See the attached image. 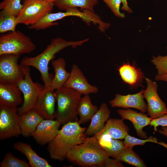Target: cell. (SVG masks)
I'll use <instances>...</instances> for the list:
<instances>
[{
  "label": "cell",
  "instance_id": "obj_1",
  "mask_svg": "<svg viewBox=\"0 0 167 167\" xmlns=\"http://www.w3.org/2000/svg\"><path fill=\"white\" fill-rule=\"evenodd\" d=\"M88 39L77 41H67L61 38L52 39L49 44L41 53L33 57L26 56L21 60V65L32 66L40 72L41 79L45 87L50 86L54 76L49 72V65L54 58L55 54L69 46L75 48L87 42Z\"/></svg>",
  "mask_w": 167,
  "mask_h": 167
},
{
  "label": "cell",
  "instance_id": "obj_2",
  "mask_svg": "<svg viewBox=\"0 0 167 167\" xmlns=\"http://www.w3.org/2000/svg\"><path fill=\"white\" fill-rule=\"evenodd\" d=\"M86 130L76 121L64 124L54 139L48 144L50 157L60 161L64 160L70 150L84 141L87 137L85 134Z\"/></svg>",
  "mask_w": 167,
  "mask_h": 167
},
{
  "label": "cell",
  "instance_id": "obj_3",
  "mask_svg": "<svg viewBox=\"0 0 167 167\" xmlns=\"http://www.w3.org/2000/svg\"><path fill=\"white\" fill-rule=\"evenodd\" d=\"M108 157V154L93 136L87 137L84 142L73 147L67 152L66 158L80 166L102 167Z\"/></svg>",
  "mask_w": 167,
  "mask_h": 167
},
{
  "label": "cell",
  "instance_id": "obj_4",
  "mask_svg": "<svg viewBox=\"0 0 167 167\" xmlns=\"http://www.w3.org/2000/svg\"><path fill=\"white\" fill-rule=\"evenodd\" d=\"M55 92L57 105L55 118L64 125L76 121L78 106L82 94L64 86Z\"/></svg>",
  "mask_w": 167,
  "mask_h": 167
},
{
  "label": "cell",
  "instance_id": "obj_5",
  "mask_svg": "<svg viewBox=\"0 0 167 167\" xmlns=\"http://www.w3.org/2000/svg\"><path fill=\"white\" fill-rule=\"evenodd\" d=\"M36 48L31 39L19 30L2 34L0 36V55L29 54Z\"/></svg>",
  "mask_w": 167,
  "mask_h": 167
},
{
  "label": "cell",
  "instance_id": "obj_6",
  "mask_svg": "<svg viewBox=\"0 0 167 167\" xmlns=\"http://www.w3.org/2000/svg\"><path fill=\"white\" fill-rule=\"evenodd\" d=\"M70 16L79 17L88 25L91 22L98 24L101 21V18L95 14L94 12L87 10H83L81 11L79 10L78 8H74L62 12L49 13L36 24L28 26V28L37 30L45 29L58 25V23L55 21Z\"/></svg>",
  "mask_w": 167,
  "mask_h": 167
},
{
  "label": "cell",
  "instance_id": "obj_7",
  "mask_svg": "<svg viewBox=\"0 0 167 167\" xmlns=\"http://www.w3.org/2000/svg\"><path fill=\"white\" fill-rule=\"evenodd\" d=\"M22 7L17 16L18 24H34L47 14L51 12L54 3L44 0H24Z\"/></svg>",
  "mask_w": 167,
  "mask_h": 167
},
{
  "label": "cell",
  "instance_id": "obj_8",
  "mask_svg": "<svg viewBox=\"0 0 167 167\" xmlns=\"http://www.w3.org/2000/svg\"><path fill=\"white\" fill-rule=\"evenodd\" d=\"M20 65L24 77L17 84L24 97L21 106L18 108L19 116L34 108L39 95L44 88V85L33 81L30 76L29 66Z\"/></svg>",
  "mask_w": 167,
  "mask_h": 167
},
{
  "label": "cell",
  "instance_id": "obj_9",
  "mask_svg": "<svg viewBox=\"0 0 167 167\" xmlns=\"http://www.w3.org/2000/svg\"><path fill=\"white\" fill-rule=\"evenodd\" d=\"M21 134L19 116L17 107L0 104V139L17 137Z\"/></svg>",
  "mask_w": 167,
  "mask_h": 167
},
{
  "label": "cell",
  "instance_id": "obj_10",
  "mask_svg": "<svg viewBox=\"0 0 167 167\" xmlns=\"http://www.w3.org/2000/svg\"><path fill=\"white\" fill-rule=\"evenodd\" d=\"M21 55L12 54L0 55V83L17 84L24 77L18 60Z\"/></svg>",
  "mask_w": 167,
  "mask_h": 167
},
{
  "label": "cell",
  "instance_id": "obj_11",
  "mask_svg": "<svg viewBox=\"0 0 167 167\" xmlns=\"http://www.w3.org/2000/svg\"><path fill=\"white\" fill-rule=\"evenodd\" d=\"M145 79L147 86L143 91V95L147 102L148 115L153 119L167 113V107L166 104L158 94V85L156 82L148 78Z\"/></svg>",
  "mask_w": 167,
  "mask_h": 167
},
{
  "label": "cell",
  "instance_id": "obj_12",
  "mask_svg": "<svg viewBox=\"0 0 167 167\" xmlns=\"http://www.w3.org/2000/svg\"><path fill=\"white\" fill-rule=\"evenodd\" d=\"M56 101L55 91L50 86H44L33 108L45 119H54L55 117Z\"/></svg>",
  "mask_w": 167,
  "mask_h": 167
},
{
  "label": "cell",
  "instance_id": "obj_13",
  "mask_svg": "<svg viewBox=\"0 0 167 167\" xmlns=\"http://www.w3.org/2000/svg\"><path fill=\"white\" fill-rule=\"evenodd\" d=\"M70 75L63 86L74 89L82 95L96 93L98 91V88L90 84L82 71L76 65L74 64Z\"/></svg>",
  "mask_w": 167,
  "mask_h": 167
},
{
  "label": "cell",
  "instance_id": "obj_14",
  "mask_svg": "<svg viewBox=\"0 0 167 167\" xmlns=\"http://www.w3.org/2000/svg\"><path fill=\"white\" fill-rule=\"evenodd\" d=\"M61 124L57 120L44 119L38 125L31 136L40 145L49 144L58 134Z\"/></svg>",
  "mask_w": 167,
  "mask_h": 167
},
{
  "label": "cell",
  "instance_id": "obj_15",
  "mask_svg": "<svg viewBox=\"0 0 167 167\" xmlns=\"http://www.w3.org/2000/svg\"><path fill=\"white\" fill-rule=\"evenodd\" d=\"M143 91L142 90L137 93L126 95L117 93L109 103L113 107L133 108L139 110L142 113H145L147 111V106L144 100Z\"/></svg>",
  "mask_w": 167,
  "mask_h": 167
},
{
  "label": "cell",
  "instance_id": "obj_16",
  "mask_svg": "<svg viewBox=\"0 0 167 167\" xmlns=\"http://www.w3.org/2000/svg\"><path fill=\"white\" fill-rule=\"evenodd\" d=\"M117 112L122 120H127L132 122L138 136L143 139L147 138L146 133L143 130L144 127L150 124L152 120L148 117V114L138 113L129 109H119Z\"/></svg>",
  "mask_w": 167,
  "mask_h": 167
},
{
  "label": "cell",
  "instance_id": "obj_17",
  "mask_svg": "<svg viewBox=\"0 0 167 167\" xmlns=\"http://www.w3.org/2000/svg\"><path fill=\"white\" fill-rule=\"evenodd\" d=\"M17 84L0 83V104L13 107L21 104L23 100Z\"/></svg>",
  "mask_w": 167,
  "mask_h": 167
},
{
  "label": "cell",
  "instance_id": "obj_18",
  "mask_svg": "<svg viewBox=\"0 0 167 167\" xmlns=\"http://www.w3.org/2000/svg\"><path fill=\"white\" fill-rule=\"evenodd\" d=\"M123 120L122 119L115 118L108 119L102 130L93 136L97 139L101 135L107 134L114 139H124L128 134L130 130Z\"/></svg>",
  "mask_w": 167,
  "mask_h": 167
},
{
  "label": "cell",
  "instance_id": "obj_19",
  "mask_svg": "<svg viewBox=\"0 0 167 167\" xmlns=\"http://www.w3.org/2000/svg\"><path fill=\"white\" fill-rule=\"evenodd\" d=\"M19 116L21 134L26 137L32 136L38 125L45 119L34 108Z\"/></svg>",
  "mask_w": 167,
  "mask_h": 167
},
{
  "label": "cell",
  "instance_id": "obj_20",
  "mask_svg": "<svg viewBox=\"0 0 167 167\" xmlns=\"http://www.w3.org/2000/svg\"><path fill=\"white\" fill-rule=\"evenodd\" d=\"M110 111L107 105L103 103L91 119V122L86 129L85 134L87 136L94 135L101 131L105 122L109 119Z\"/></svg>",
  "mask_w": 167,
  "mask_h": 167
},
{
  "label": "cell",
  "instance_id": "obj_21",
  "mask_svg": "<svg viewBox=\"0 0 167 167\" xmlns=\"http://www.w3.org/2000/svg\"><path fill=\"white\" fill-rule=\"evenodd\" d=\"M118 71L123 82L131 87L141 84L144 78L143 74L140 68H136L129 62L120 66Z\"/></svg>",
  "mask_w": 167,
  "mask_h": 167
},
{
  "label": "cell",
  "instance_id": "obj_22",
  "mask_svg": "<svg viewBox=\"0 0 167 167\" xmlns=\"http://www.w3.org/2000/svg\"><path fill=\"white\" fill-rule=\"evenodd\" d=\"M13 148L25 156L32 167H52L46 160L38 156L31 146L27 143L16 142L14 144Z\"/></svg>",
  "mask_w": 167,
  "mask_h": 167
},
{
  "label": "cell",
  "instance_id": "obj_23",
  "mask_svg": "<svg viewBox=\"0 0 167 167\" xmlns=\"http://www.w3.org/2000/svg\"><path fill=\"white\" fill-rule=\"evenodd\" d=\"M51 64L55 74L50 87L52 90L55 91L63 86L70 74L66 71V62L62 58L52 60Z\"/></svg>",
  "mask_w": 167,
  "mask_h": 167
},
{
  "label": "cell",
  "instance_id": "obj_24",
  "mask_svg": "<svg viewBox=\"0 0 167 167\" xmlns=\"http://www.w3.org/2000/svg\"><path fill=\"white\" fill-rule=\"evenodd\" d=\"M96 139L100 145L109 157L115 159L126 147L123 142L113 139L107 134L101 135Z\"/></svg>",
  "mask_w": 167,
  "mask_h": 167
},
{
  "label": "cell",
  "instance_id": "obj_25",
  "mask_svg": "<svg viewBox=\"0 0 167 167\" xmlns=\"http://www.w3.org/2000/svg\"><path fill=\"white\" fill-rule=\"evenodd\" d=\"M98 109L96 106L92 104L89 94L84 95L80 99L77 109L79 116L78 123L83 124L89 121Z\"/></svg>",
  "mask_w": 167,
  "mask_h": 167
},
{
  "label": "cell",
  "instance_id": "obj_26",
  "mask_svg": "<svg viewBox=\"0 0 167 167\" xmlns=\"http://www.w3.org/2000/svg\"><path fill=\"white\" fill-rule=\"evenodd\" d=\"M98 2L99 0H56L54 3L58 9L65 11L79 7L82 10L94 12V7Z\"/></svg>",
  "mask_w": 167,
  "mask_h": 167
},
{
  "label": "cell",
  "instance_id": "obj_27",
  "mask_svg": "<svg viewBox=\"0 0 167 167\" xmlns=\"http://www.w3.org/2000/svg\"><path fill=\"white\" fill-rule=\"evenodd\" d=\"M132 148V147H126L115 159L135 167H147L143 161L133 150Z\"/></svg>",
  "mask_w": 167,
  "mask_h": 167
},
{
  "label": "cell",
  "instance_id": "obj_28",
  "mask_svg": "<svg viewBox=\"0 0 167 167\" xmlns=\"http://www.w3.org/2000/svg\"><path fill=\"white\" fill-rule=\"evenodd\" d=\"M17 24V16L0 11V32L3 34L9 32L14 31Z\"/></svg>",
  "mask_w": 167,
  "mask_h": 167
},
{
  "label": "cell",
  "instance_id": "obj_29",
  "mask_svg": "<svg viewBox=\"0 0 167 167\" xmlns=\"http://www.w3.org/2000/svg\"><path fill=\"white\" fill-rule=\"evenodd\" d=\"M22 7L21 0H3L0 3L1 12L16 16Z\"/></svg>",
  "mask_w": 167,
  "mask_h": 167
},
{
  "label": "cell",
  "instance_id": "obj_30",
  "mask_svg": "<svg viewBox=\"0 0 167 167\" xmlns=\"http://www.w3.org/2000/svg\"><path fill=\"white\" fill-rule=\"evenodd\" d=\"M30 165L25 161L15 156L11 153L7 152L0 163V167H29Z\"/></svg>",
  "mask_w": 167,
  "mask_h": 167
},
{
  "label": "cell",
  "instance_id": "obj_31",
  "mask_svg": "<svg viewBox=\"0 0 167 167\" xmlns=\"http://www.w3.org/2000/svg\"><path fill=\"white\" fill-rule=\"evenodd\" d=\"M150 142L156 143L158 142L157 139L156 137L150 136L145 139H142L132 137L127 134L124 139L123 142L126 147L133 148L135 145H144L146 142Z\"/></svg>",
  "mask_w": 167,
  "mask_h": 167
},
{
  "label": "cell",
  "instance_id": "obj_32",
  "mask_svg": "<svg viewBox=\"0 0 167 167\" xmlns=\"http://www.w3.org/2000/svg\"><path fill=\"white\" fill-rule=\"evenodd\" d=\"M151 62L157 70L158 74L161 75L167 73V55L153 56Z\"/></svg>",
  "mask_w": 167,
  "mask_h": 167
},
{
  "label": "cell",
  "instance_id": "obj_33",
  "mask_svg": "<svg viewBox=\"0 0 167 167\" xmlns=\"http://www.w3.org/2000/svg\"><path fill=\"white\" fill-rule=\"evenodd\" d=\"M113 14L120 18H124L125 15L120 11V7L122 0H102Z\"/></svg>",
  "mask_w": 167,
  "mask_h": 167
},
{
  "label": "cell",
  "instance_id": "obj_34",
  "mask_svg": "<svg viewBox=\"0 0 167 167\" xmlns=\"http://www.w3.org/2000/svg\"><path fill=\"white\" fill-rule=\"evenodd\" d=\"M150 125L153 127L155 132L158 131L157 127L159 126H167V113L160 117L152 119Z\"/></svg>",
  "mask_w": 167,
  "mask_h": 167
},
{
  "label": "cell",
  "instance_id": "obj_35",
  "mask_svg": "<svg viewBox=\"0 0 167 167\" xmlns=\"http://www.w3.org/2000/svg\"><path fill=\"white\" fill-rule=\"evenodd\" d=\"M102 167H123V165L121 161L116 159H112L108 157L106 158L103 163Z\"/></svg>",
  "mask_w": 167,
  "mask_h": 167
},
{
  "label": "cell",
  "instance_id": "obj_36",
  "mask_svg": "<svg viewBox=\"0 0 167 167\" xmlns=\"http://www.w3.org/2000/svg\"><path fill=\"white\" fill-rule=\"evenodd\" d=\"M122 6L121 8L122 10L125 11L129 13H132V11L127 4V0H122Z\"/></svg>",
  "mask_w": 167,
  "mask_h": 167
},
{
  "label": "cell",
  "instance_id": "obj_37",
  "mask_svg": "<svg viewBox=\"0 0 167 167\" xmlns=\"http://www.w3.org/2000/svg\"><path fill=\"white\" fill-rule=\"evenodd\" d=\"M155 79L156 81L167 82V73L161 75L157 74L155 76Z\"/></svg>",
  "mask_w": 167,
  "mask_h": 167
},
{
  "label": "cell",
  "instance_id": "obj_38",
  "mask_svg": "<svg viewBox=\"0 0 167 167\" xmlns=\"http://www.w3.org/2000/svg\"><path fill=\"white\" fill-rule=\"evenodd\" d=\"M162 129L158 130L160 134H162L165 136L167 138V126H162Z\"/></svg>",
  "mask_w": 167,
  "mask_h": 167
},
{
  "label": "cell",
  "instance_id": "obj_39",
  "mask_svg": "<svg viewBox=\"0 0 167 167\" xmlns=\"http://www.w3.org/2000/svg\"><path fill=\"white\" fill-rule=\"evenodd\" d=\"M157 144L163 146L167 149V144L166 143L161 141L160 142H158Z\"/></svg>",
  "mask_w": 167,
  "mask_h": 167
},
{
  "label": "cell",
  "instance_id": "obj_40",
  "mask_svg": "<svg viewBox=\"0 0 167 167\" xmlns=\"http://www.w3.org/2000/svg\"><path fill=\"white\" fill-rule=\"evenodd\" d=\"M45 0L46 1H48L50 2L54 3L56 0Z\"/></svg>",
  "mask_w": 167,
  "mask_h": 167
}]
</instances>
